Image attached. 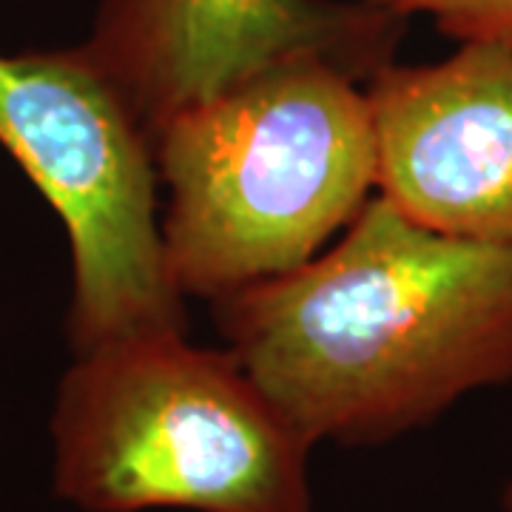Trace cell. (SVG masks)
<instances>
[{"mask_svg": "<svg viewBox=\"0 0 512 512\" xmlns=\"http://www.w3.org/2000/svg\"><path fill=\"white\" fill-rule=\"evenodd\" d=\"M214 316L313 444H382L512 382V245L439 234L379 194L333 248Z\"/></svg>", "mask_w": 512, "mask_h": 512, "instance_id": "obj_1", "label": "cell"}, {"mask_svg": "<svg viewBox=\"0 0 512 512\" xmlns=\"http://www.w3.org/2000/svg\"><path fill=\"white\" fill-rule=\"evenodd\" d=\"M165 262L217 302L322 254L376 188L365 83L299 60L180 111L151 134Z\"/></svg>", "mask_w": 512, "mask_h": 512, "instance_id": "obj_2", "label": "cell"}, {"mask_svg": "<svg viewBox=\"0 0 512 512\" xmlns=\"http://www.w3.org/2000/svg\"><path fill=\"white\" fill-rule=\"evenodd\" d=\"M52 430L57 495L86 512H313L316 444L231 350L185 330L80 350Z\"/></svg>", "mask_w": 512, "mask_h": 512, "instance_id": "obj_3", "label": "cell"}, {"mask_svg": "<svg viewBox=\"0 0 512 512\" xmlns=\"http://www.w3.org/2000/svg\"><path fill=\"white\" fill-rule=\"evenodd\" d=\"M0 146L66 225L74 353L188 330L165 262L151 137L77 49L0 55Z\"/></svg>", "mask_w": 512, "mask_h": 512, "instance_id": "obj_4", "label": "cell"}, {"mask_svg": "<svg viewBox=\"0 0 512 512\" xmlns=\"http://www.w3.org/2000/svg\"><path fill=\"white\" fill-rule=\"evenodd\" d=\"M407 18L379 0H103L77 46L151 137L256 74L319 60L367 83Z\"/></svg>", "mask_w": 512, "mask_h": 512, "instance_id": "obj_5", "label": "cell"}, {"mask_svg": "<svg viewBox=\"0 0 512 512\" xmlns=\"http://www.w3.org/2000/svg\"><path fill=\"white\" fill-rule=\"evenodd\" d=\"M365 92L384 200L439 234L512 245L510 43H461L427 66L387 63Z\"/></svg>", "mask_w": 512, "mask_h": 512, "instance_id": "obj_6", "label": "cell"}, {"mask_svg": "<svg viewBox=\"0 0 512 512\" xmlns=\"http://www.w3.org/2000/svg\"><path fill=\"white\" fill-rule=\"evenodd\" d=\"M404 18L427 15L458 43H510L512 0H379Z\"/></svg>", "mask_w": 512, "mask_h": 512, "instance_id": "obj_7", "label": "cell"}, {"mask_svg": "<svg viewBox=\"0 0 512 512\" xmlns=\"http://www.w3.org/2000/svg\"><path fill=\"white\" fill-rule=\"evenodd\" d=\"M501 507H504V512H512V478L507 481V487H504V495H501Z\"/></svg>", "mask_w": 512, "mask_h": 512, "instance_id": "obj_8", "label": "cell"}]
</instances>
